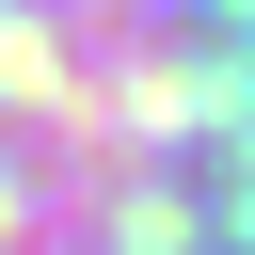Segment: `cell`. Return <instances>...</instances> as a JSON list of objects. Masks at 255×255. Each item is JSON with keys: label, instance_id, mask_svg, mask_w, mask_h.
Masks as SVG:
<instances>
[{"label": "cell", "instance_id": "obj_1", "mask_svg": "<svg viewBox=\"0 0 255 255\" xmlns=\"http://www.w3.org/2000/svg\"><path fill=\"white\" fill-rule=\"evenodd\" d=\"M0 255H255V0H0Z\"/></svg>", "mask_w": 255, "mask_h": 255}]
</instances>
